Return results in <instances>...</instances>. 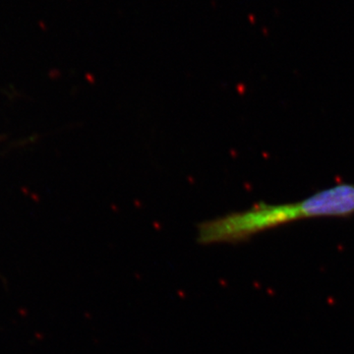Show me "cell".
Masks as SVG:
<instances>
[{
  "instance_id": "6da1fadb",
  "label": "cell",
  "mask_w": 354,
  "mask_h": 354,
  "mask_svg": "<svg viewBox=\"0 0 354 354\" xmlns=\"http://www.w3.org/2000/svg\"><path fill=\"white\" fill-rule=\"evenodd\" d=\"M354 214V185L339 184L300 201L283 204L259 203L250 209L227 214L198 225L203 245L239 243L265 230L305 218L348 216Z\"/></svg>"
}]
</instances>
